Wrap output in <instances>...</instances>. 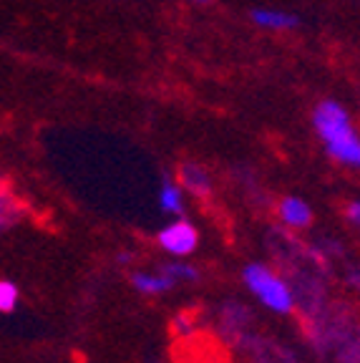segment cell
I'll list each match as a JSON object with an SVG mask.
<instances>
[{
	"label": "cell",
	"instance_id": "obj_1",
	"mask_svg": "<svg viewBox=\"0 0 360 363\" xmlns=\"http://www.w3.org/2000/svg\"><path fill=\"white\" fill-rule=\"evenodd\" d=\"M313 126L320 142L325 144V152L335 162L360 169V134L338 101L317 104L313 111Z\"/></svg>",
	"mask_w": 360,
	"mask_h": 363
},
{
	"label": "cell",
	"instance_id": "obj_2",
	"mask_svg": "<svg viewBox=\"0 0 360 363\" xmlns=\"http://www.w3.org/2000/svg\"><path fill=\"white\" fill-rule=\"evenodd\" d=\"M244 283L247 288L257 295L259 301L265 303L267 308L277 313H287L293 308V295H290V288L282 283L277 275H272L267 267L262 265H247L244 267Z\"/></svg>",
	"mask_w": 360,
	"mask_h": 363
},
{
	"label": "cell",
	"instance_id": "obj_3",
	"mask_svg": "<svg viewBox=\"0 0 360 363\" xmlns=\"http://www.w3.org/2000/svg\"><path fill=\"white\" fill-rule=\"evenodd\" d=\"M197 230L189 225V222L184 220H176L171 222V225H167L159 233V245H162L167 252H171V255L181 257V255H189V252H194V247H197Z\"/></svg>",
	"mask_w": 360,
	"mask_h": 363
},
{
	"label": "cell",
	"instance_id": "obj_4",
	"mask_svg": "<svg viewBox=\"0 0 360 363\" xmlns=\"http://www.w3.org/2000/svg\"><path fill=\"white\" fill-rule=\"evenodd\" d=\"M252 23L257 28H265V30H293L298 28V16L287 11H275V8H254L249 13Z\"/></svg>",
	"mask_w": 360,
	"mask_h": 363
},
{
	"label": "cell",
	"instance_id": "obj_5",
	"mask_svg": "<svg viewBox=\"0 0 360 363\" xmlns=\"http://www.w3.org/2000/svg\"><path fill=\"white\" fill-rule=\"evenodd\" d=\"M280 220L290 227H308L313 222V210L310 204L300 197H285L280 202Z\"/></svg>",
	"mask_w": 360,
	"mask_h": 363
},
{
	"label": "cell",
	"instance_id": "obj_6",
	"mask_svg": "<svg viewBox=\"0 0 360 363\" xmlns=\"http://www.w3.org/2000/svg\"><path fill=\"white\" fill-rule=\"evenodd\" d=\"M181 187H186L191 194H197V197H207L212 182H209L207 172L202 167L184 164V169H181Z\"/></svg>",
	"mask_w": 360,
	"mask_h": 363
},
{
	"label": "cell",
	"instance_id": "obj_7",
	"mask_svg": "<svg viewBox=\"0 0 360 363\" xmlns=\"http://www.w3.org/2000/svg\"><path fill=\"white\" fill-rule=\"evenodd\" d=\"M131 283H134V288L141 290V293L157 295V293H167V290H169L171 285L176 283V280L169 278L167 272H164V275H149V272H136L134 278H131Z\"/></svg>",
	"mask_w": 360,
	"mask_h": 363
},
{
	"label": "cell",
	"instance_id": "obj_8",
	"mask_svg": "<svg viewBox=\"0 0 360 363\" xmlns=\"http://www.w3.org/2000/svg\"><path fill=\"white\" fill-rule=\"evenodd\" d=\"M159 204H162L164 212H171V215H179L184 210V194L176 182L164 179L162 189H159Z\"/></svg>",
	"mask_w": 360,
	"mask_h": 363
},
{
	"label": "cell",
	"instance_id": "obj_9",
	"mask_svg": "<svg viewBox=\"0 0 360 363\" xmlns=\"http://www.w3.org/2000/svg\"><path fill=\"white\" fill-rule=\"evenodd\" d=\"M18 303V288L11 283V280H3L0 283V311L11 313Z\"/></svg>",
	"mask_w": 360,
	"mask_h": 363
},
{
	"label": "cell",
	"instance_id": "obj_10",
	"mask_svg": "<svg viewBox=\"0 0 360 363\" xmlns=\"http://www.w3.org/2000/svg\"><path fill=\"white\" fill-rule=\"evenodd\" d=\"M164 272L174 280H184V283H191V280H197V270L189 265H167Z\"/></svg>",
	"mask_w": 360,
	"mask_h": 363
},
{
	"label": "cell",
	"instance_id": "obj_11",
	"mask_svg": "<svg viewBox=\"0 0 360 363\" xmlns=\"http://www.w3.org/2000/svg\"><path fill=\"white\" fill-rule=\"evenodd\" d=\"M348 220L353 222L355 227H360V199H355V202L348 204Z\"/></svg>",
	"mask_w": 360,
	"mask_h": 363
},
{
	"label": "cell",
	"instance_id": "obj_12",
	"mask_svg": "<svg viewBox=\"0 0 360 363\" xmlns=\"http://www.w3.org/2000/svg\"><path fill=\"white\" fill-rule=\"evenodd\" d=\"M191 3H209V0H191Z\"/></svg>",
	"mask_w": 360,
	"mask_h": 363
}]
</instances>
